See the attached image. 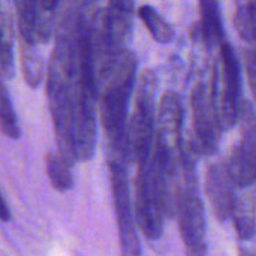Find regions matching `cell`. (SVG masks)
<instances>
[{
	"instance_id": "cell-8",
	"label": "cell",
	"mask_w": 256,
	"mask_h": 256,
	"mask_svg": "<svg viewBox=\"0 0 256 256\" xmlns=\"http://www.w3.org/2000/svg\"><path fill=\"white\" fill-rule=\"evenodd\" d=\"M228 176L238 188H249L255 183V164L252 152L244 141L231 148L226 160L224 162Z\"/></svg>"
},
{
	"instance_id": "cell-4",
	"label": "cell",
	"mask_w": 256,
	"mask_h": 256,
	"mask_svg": "<svg viewBox=\"0 0 256 256\" xmlns=\"http://www.w3.org/2000/svg\"><path fill=\"white\" fill-rule=\"evenodd\" d=\"M156 78L152 70H144L136 81V94L132 117L128 124L132 160L144 165L150 160L156 130Z\"/></svg>"
},
{
	"instance_id": "cell-18",
	"label": "cell",
	"mask_w": 256,
	"mask_h": 256,
	"mask_svg": "<svg viewBox=\"0 0 256 256\" xmlns=\"http://www.w3.org/2000/svg\"><path fill=\"white\" fill-rule=\"evenodd\" d=\"M60 0H38V24H36V44L48 42L52 33L54 14Z\"/></svg>"
},
{
	"instance_id": "cell-7",
	"label": "cell",
	"mask_w": 256,
	"mask_h": 256,
	"mask_svg": "<svg viewBox=\"0 0 256 256\" xmlns=\"http://www.w3.org/2000/svg\"><path fill=\"white\" fill-rule=\"evenodd\" d=\"M234 186L236 184L228 176L222 160H216L208 165L206 174V190L210 198L213 212L220 222H225L232 216V210L237 201Z\"/></svg>"
},
{
	"instance_id": "cell-1",
	"label": "cell",
	"mask_w": 256,
	"mask_h": 256,
	"mask_svg": "<svg viewBox=\"0 0 256 256\" xmlns=\"http://www.w3.org/2000/svg\"><path fill=\"white\" fill-rule=\"evenodd\" d=\"M136 84L135 56L124 50L112 70L98 84L99 118L104 128L110 162L128 166L132 160L129 142V104Z\"/></svg>"
},
{
	"instance_id": "cell-22",
	"label": "cell",
	"mask_w": 256,
	"mask_h": 256,
	"mask_svg": "<svg viewBox=\"0 0 256 256\" xmlns=\"http://www.w3.org/2000/svg\"><path fill=\"white\" fill-rule=\"evenodd\" d=\"M0 26H2V10H0Z\"/></svg>"
},
{
	"instance_id": "cell-3",
	"label": "cell",
	"mask_w": 256,
	"mask_h": 256,
	"mask_svg": "<svg viewBox=\"0 0 256 256\" xmlns=\"http://www.w3.org/2000/svg\"><path fill=\"white\" fill-rule=\"evenodd\" d=\"M174 213L188 256H207L206 210L196 188L195 168L183 170V184L174 196Z\"/></svg>"
},
{
	"instance_id": "cell-12",
	"label": "cell",
	"mask_w": 256,
	"mask_h": 256,
	"mask_svg": "<svg viewBox=\"0 0 256 256\" xmlns=\"http://www.w3.org/2000/svg\"><path fill=\"white\" fill-rule=\"evenodd\" d=\"M18 20V33L21 44H36L38 24V0H14Z\"/></svg>"
},
{
	"instance_id": "cell-11",
	"label": "cell",
	"mask_w": 256,
	"mask_h": 256,
	"mask_svg": "<svg viewBox=\"0 0 256 256\" xmlns=\"http://www.w3.org/2000/svg\"><path fill=\"white\" fill-rule=\"evenodd\" d=\"M45 168L46 176L52 184V188L58 192H69L74 188V176L72 165L58 153L48 152L45 156Z\"/></svg>"
},
{
	"instance_id": "cell-6",
	"label": "cell",
	"mask_w": 256,
	"mask_h": 256,
	"mask_svg": "<svg viewBox=\"0 0 256 256\" xmlns=\"http://www.w3.org/2000/svg\"><path fill=\"white\" fill-rule=\"evenodd\" d=\"M190 110L194 138L189 144L196 154H213L219 146L222 128L213 105L210 86L206 82H196L194 86L190 93Z\"/></svg>"
},
{
	"instance_id": "cell-15",
	"label": "cell",
	"mask_w": 256,
	"mask_h": 256,
	"mask_svg": "<svg viewBox=\"0 0 256 256\" xmlns=\"http://www.w3.org/2000/svg\"><path fill=\"white\" fill-rule=\"evenodd\" d=\"M138 15L156 42L168 44L172 40V38H174L172 27L168 24V21L153 6H148V4L141 6L138 9Z\"/></svg>"
},
{
	"instance_id": "cell-19",
	"label": "cell",
	"mask_w": 256,
	"mask_h": 256,
	"mask_svg": "<svg viewBox=\"0 0 256 256\" xmlns=\"http://www.w3.org/2000/svg\"><path fill=\"white\" fill-rule=\"evenodd\" d=\"M243 56H244V68H246L248 82H249V87L256 99V50H246L243 52Z\"/></svg>"
},
{
	"instance_id": "cell-2",
	"label": "cell",
	"mask_w": 256,
	"mask_h": 256,
	"mask_svg": "<svg viewBox=\"0 0 256 256\" xmlns=\"http://www.w3.org/2000/svg\"><path fill=\"white\" fill-rule=\"evenodd\" d=\"M210 93L222 130L231 129L240 118L242 72L236 51L228 42L220 44V52L212 75Z\"/></svg>"
},
{
	"instance_id": "cell-5",
	"label": "cell",
	"mask_w": 256,
	"mask_h": 256,
	"mask_svg": "<svg viewBox=\"0 0 256 256\" xmlns=\"http://www.w3.org/2000/svg\"><path fill=\"white\" fill-rule=\"evenodd\" d=\"M110 183L112 192L114 213L118 230L122 256H141V243L136 231L134 202L129 189L128 166L110 162Z\"/></svg>"
},
{
	"instance_id": "cell-21",
	"label": "cell",
	"mask_w": 256,
	"mask_h": 256,
	"mask_svg": "<svg viewBox=\"0 0 256 256\" xmlns=\"http://www.w3.org/2000/svg\"><path fill=\"white\" fill-rule=\"evenodd\" d=\"M12 218V213H10V208L6 202V200L3 198L2 192H0V220L2 222H9Z\"/></svg>"
},
{
	"instance_id": "cell-13",
	"label": "cell",
	"mask_w": 256,
	"mask_h": 256,
	"mask_svg": "<svg viewBox=\"0 0 256 256\" xmlns=\"http://www.w3.org/2000/svg\"><path fill=\"white\" fill-rule=\"evenodd\" d=\"M20 56L24 81L28 87L36 88L44 78V60L38 50V45L20 42Z\"/></svg>"
},
{
	"instance_id": "cell-20",
	"label": "cell",
	"mask_w": 256,
	"mask_h": 256,
	"mask_svg": "<svg viewBox=\"0 0 256 256\" xmlns=\"http://www.w3.org/2000/svg\"><path fill=\"white\" fill-rule=\"evenodd\" d=\"M238 256H256V236L252 238L238 240Z\"/></svg>"
},
{
	"instance_id": "cell-10",
	"label": "cell",
	"mask_w": 256,
	"mask_h": 256,
	"mask_svg": "<svg viewBox=\"0 0 256 256\" xmlns=\"http://www.w3.org/2000/svg\"><path fill=\"white\" fill-rule=\"evenodd\" d=\"M231 219L234 220V228L238 240L252 238L256 236V212L255 201L250 194H243L237 196L236 207L232 210Z\"/></svg>"
},
{
	"instance_id": "cell-14",
	"label": "cell",
	"mask_w": 256,
	"mask_h": 256,
	"mask_svg": "<svg viewBox=\"0 0 256 256\" xmlns=\"http://www.w3.org/2000/svg\"><path fill=\"white\" fill-rule=\"evenodd\" d=\"M14 26L12 16L2 12L0 26V75L4 80L14 78Z\"/></svg>"
},
{
	"instance_id": "cell-16",
	"label": "cell",
	"mask_w": 256,
	"mask_h": 256,
	"mask_svg": "<svg viewBox=\"0 0 256 256\" xmlns=\"http://www.w3.org/2000/svg\"><path fill=\"white\" fill-rule=\"evenodd\" d=\"M234 22L238 34L256 46V0H242L237 4Z\"/></svg>"
},
{
	"instance_id": "cell-9",
	"label": "cell",
	"mask_w": 256,
	"mask_h": 256,
	"mask_svg": "<svg viewBox=\"0 0 256 256\" xmlns=\"http://www.w3.org/2000/svg\"><path fill=\"white\" fill-rule=\"evenodd\" d=\"M201 20L198 24L200 39L207 46H216L222 44L224 26L220 16V8L218 0H198Z\"/></svg>"
},
{
	"instance_id": "cell-17",
	"label": "cell",
	"mask_w": 256,
	"mask_h": 256,
	"mask_svg": "<svg viewBox=\"0 0 256 256\" xmlns=\"http://www.w3.org/2000/svg\"><path fill=\"white\" fill-rule=\"evenodd\" d=\"M0 130L10 140H20L21 129L12 106L9 92L0 80Z\"/></svg>"
}]
</instances>
